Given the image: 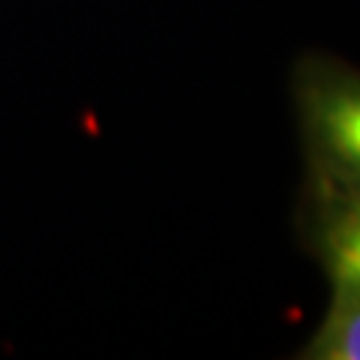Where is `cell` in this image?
<instances>
[{"label":"cell","instance_id":"2","mask_svg":"<svg viewBox=\"0 0 360 360\" xmlns=\"http://www.w3.org/2000/svg\"><path fill=\"white\" fill-rule=\"evenodd\" d=\"M302 243L318 262L360 257V195L339 193L323 181L302 184Z\"/></svg>","mask_w":360,"mask_h":360},{"label":"cell","instance_id":"3","mask_svg":"<svg viewBox=\"0 0 360 360\" xmlns=\"http://www.w3.org/2000/svg\"><path fill=\"white\" fill-rule=\"evenodd\" d=\"M331 299L321 326L299 349L302 360H360V283L331 275Z\"/></svg>","mask_w":360,"mask_h":360},{"label":"cell","instance_id":"1","mask_svg":"<svg viewBox=\"0 0 360 360\" xmlns=\"http://www.w3.org/2000/svg\"><path fill=\"white\" fill-rule=\"evenodd\" d=\"M304 176L360 195V67L334 53H302L291 70Z\"/></svg>","mask_w":360,"mask_h":360}]
</instances>
